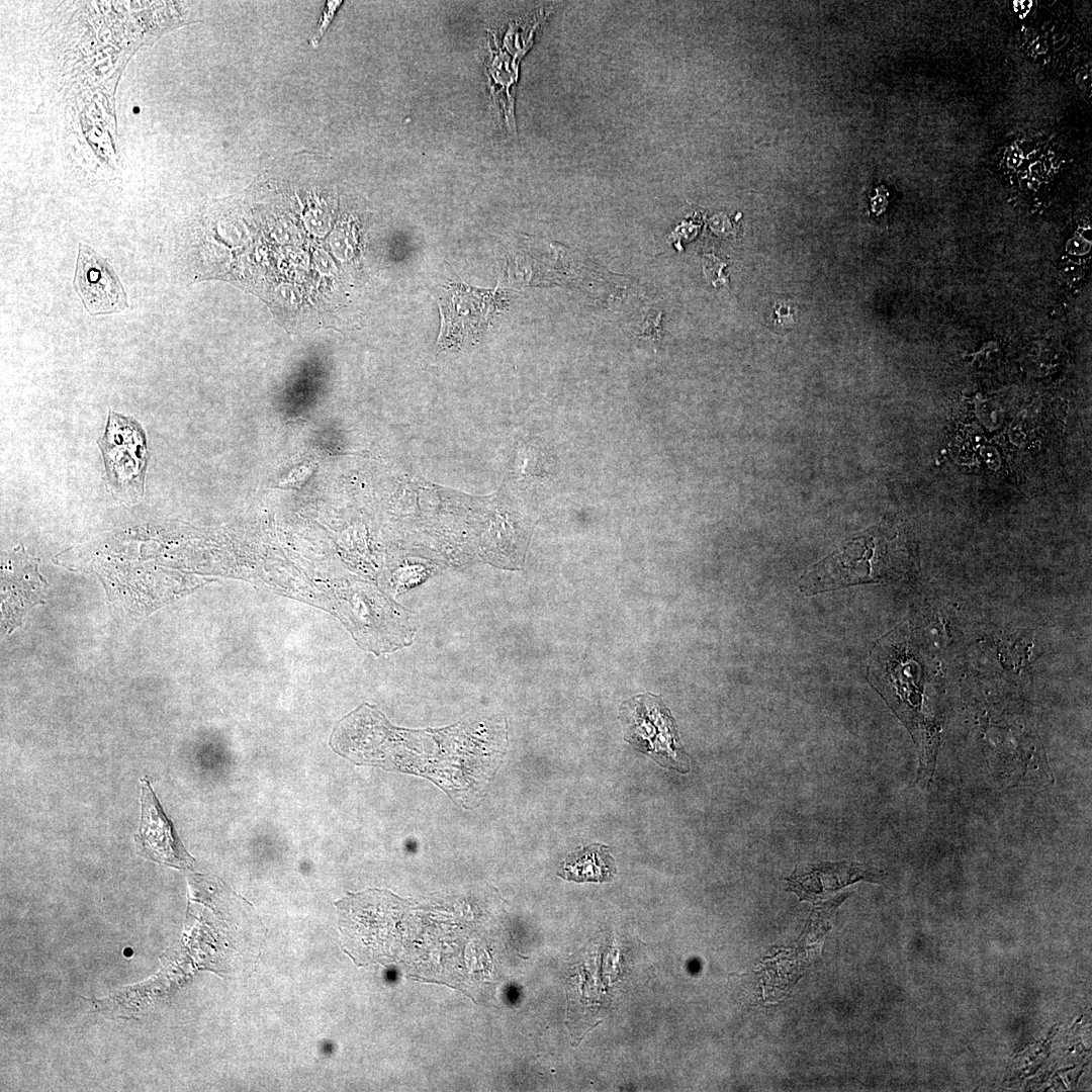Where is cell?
I'll return each instance as SVG.
<instances>
[{"instance_id": "cell-10", "label": "cell", "mask_w": 1092, "mask_h": 1092, "mask_svg": "<svg viewBox=\"0 0 1092 1092\" xmlns=\"http://www.w3.org/2000/svg\"><path fill=\"white\" fill-rule=\"evenodd\" d=\"M798 310L796 305L788 301L776 302L772 310V322L781 329H791L797 324Z\"/></svg>"}, {"instance_id": "cell-4", "label": "cell", "mask_w": 1092, "mask_h": 1092, "mask_svg": "<svg viewBox=\"0 0 1092 1092\" xmlns=\"http://www.w3.org/2000/svg\"><path fill=\"white\" fill-rule=\"evenodd\" d=\"M141 817L134 835L139 853L163 864L184 869L193 864L172 821L163 810L147 777L141 780Z\"/></svg>"}, {"instance_id": "cell-12", "label": "cell", "mask_w": 1092, "mask_h": 1092, "mask_svg": "<svg viewBox=\"0 0 1092 1092\" xmlns=\"http://www.w3.org/2000/svg\"><path fill=\"white\" fill-rule=\"evenodd\" d=\"M131 954H132V950L130 948L124 949V956L129 957Z\"/></svg>"}, {"instance_id": "cell-9", "label": "cell", "mask_w": 1092, "mask_h": 1092, "mask_svg": "<svg viewBox=\"0 0 1092 1092\" xmlns=\"http://www.w3.org/2000/svg\"><path fill=\"white\" fill-rule=\"evenodd\" d=\"M702 266L705 277L714 287L728 285V275L724 273L727 263L721 258L713 253L704 254L702 256Z\"/></svg>"}, {"instance_id": "cell-3", "label": "cell", "mask_w": 1092, "mask_h": 1092, "mask_svg": "<svg viewBox=\"0 0 1092 1092\" xmlns=\"http://www.w3.org/2000/svg\"><path fill=\"white\" fill-rule=\"evenodd\" d=\"M498 302L496 291L450 283L443 288L439 301L442 314L439 343L452 347L475 339L484 331Z\"/></svg>"}, {"instance_id": "cell-5", "label": "cell", "mask_w": 1092, "mask_h": 1092, "mask_svg": "<svg viewBox=\"0 0 1092 1092\" xmlns=\"http://www.w3.org/2000/svg\"><path fill=\"white\" fill-rule=\"evenodd\" d=\"M74 287L91 315L119 312L128 307L126 293L111 265L82 243L78 248Z\"/></svg>"}, {"instance_id": "cell-8", "label": "cell", "mask_w": 1092, "mask_h": 1092, "mask_svg": "<svg viewBox=\"0 0 1092 1092\" xmlns=\"http://www.w3.org/2000/svg\"><path fill=\"white\" fill-rule=\"evenodd\" d=\"M616 873V863L609 848L603 844H592L570 853L557 874L564 880L576 883H605L612 881Z\"/></svg>"}, {"instance_id": "cell-1", "label": "cell", "mask_w": 1092, "mask_h": 1092, "mask_svg": "<svg viewBox=\"0 0 1092 1092\" xmlns=\"http://www.w3.org/2000/svg\"><path fill=\"white\" fill-rule=\"evenodd\" d=\"M99 447L112 488L122 497H139L148 458L141 426L130 418L110 412Z\"/></svg>"}, {"instance_id": "cell-11", "label": "cell", "mask_w": 1092, "mask_h": 1092, "mask_svg": "<svg viewBox=\"0 0 1092 1092\" xmlns=\"http://www.w3.org/2000/svg\"><path fill=\"white\" fill-rule=\"evenodd\" d=\"M342 1H327L325 9L321 15L320 21L315 27V30L310 36L309 44L313 48L317 47L323 35L328 30L337 10L341 6Z\"/></svg>"}, {"instance_id": "cell-7", "label": "cell", "mask_w": 1092, "mask_h": 1092, "mask_svg": "<svg viewBox=\"0 0 1092 1092\" xmlns=\"http://www.w3.org/2000/svg\"><path fill=\"white\" fill-rule=\"evenodd\" d=\"M10 566V575H2V612L5 615L3 622L7 625L10 621L13 628L23 614L41 600L44 583L37 568L27 559L20 557V567L16 569L12 561Z\"/></svg>"}, {"instance_id": "cell-2", "label": "cell", "mask_w": 1092, "mask_h": 1092, "mask_svg": "<svg viewBox=\"0 0 1092 1092\" xmlns=\"http://www.w3.org/2000/svg\"><path fill=\"white\" fill-rule=\"evenodd\" d=\"M621 717L628 728L625 740L638 751L651 756L667 768L682 771L689 765L679 760L681 750L676 726L668 709L656 697L640 696L625 702Z\"/></svg>"}, {"instance_id": "cell-6", "label": "cell", "mask_w": 1092, "mask_h": 1092, "mask_svg": "<svg viewBox=\"0 0 1092 1092\" xmlns=\"http://www.w3.org/2000/svg\"><path fill=\"white\" fill-rule=\"evenodd\" d=\"M809 868V872L801 875L794 874L789 880L792 889L802 898L836 890L859 880L880 883L885 878L884 872L864 864L822 863Z\"/></svg>"}]
</instances>
